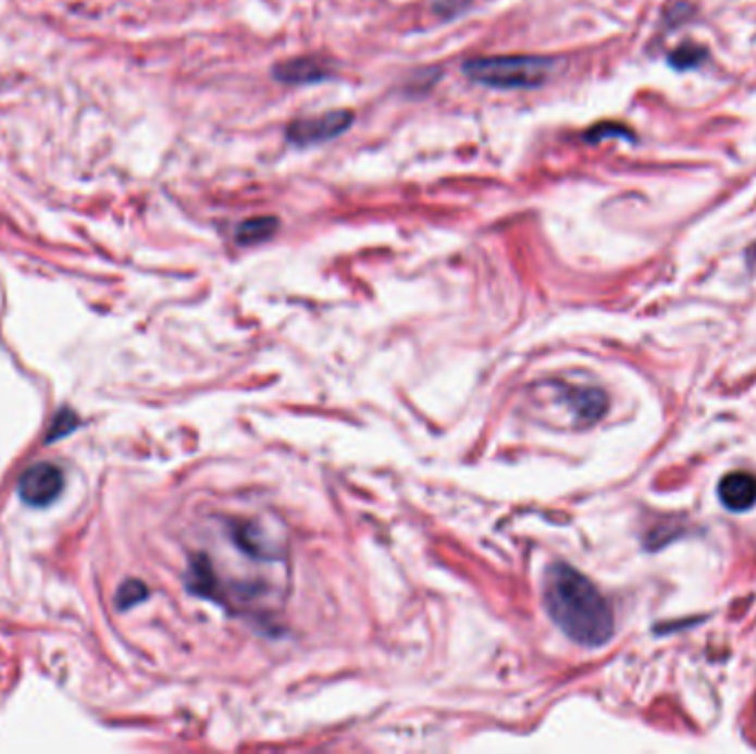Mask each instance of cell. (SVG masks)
Masks as SVG:
<instances>
[{"mask_svg":"<svg viewBox=\"0 0 756 754\" xmlns=\"http://www.w3.org/2000/svg\"><path fill=\"white\" fill-rule=\"evenodd\" d=\"M78 425H80V421L76 417V411L60 409L58 415H55V419H53V425H51L49 434H47V443H53V441H60V438L69 436L74 430H78Z\"/></svg>","mask_w":756,"mask_h":754,"instance_id":"obj_9","label":"cell"},{"mask_svg":"<svg viewBox=\"0 0 756 754\" xmlns=\"http://www.w3.org/2000/svg\"><path fill=\"white\" fill-rule=\"evenodd\" d=\"M277 228H280L277 218H270V215L250 218L237 228V242L241 246H257L270 239L274 233H277Z\"/></svg>","mask_w":756,"mask_h":754,"instance_id":"obj_8","label":"cell"},{"mask_svg":"<svg viewBox=\"0 0 756 754\" xmlns=\"http://www.w3.org/2000/svg\"><path fill=\"white\" fill-rule=\"evenodd\" d=\"M355 120L350 111H330L312 118H299L288 124V143L295 147H314L334 140L340 133H346Z\"/></svg>","mask_w":756,"mask_h":754,"instance_id":"obj_3","label":"cell"},{"mask_svg":"<svg viewBox=\"0 0 756 754\" xmlns=\"http://www.w3.org/2000/svg\"><path fill=\"white\" fill-rule=\"evenodd\" d=\"M717 494L728 511H749L756 505V475L732 471L719 480Z\"/></svg>","mask_w":756,"mask_h":754,"instance_id":"obj_5","label":"cell"},{"mask_svg":"<svg viewBox=\"0 0 756 754\" xmlns=\"http://www.w3.org/2000/svg\"><path fill=\"white\" fill-rule=\"evenodd\" d=\"M551 64L537 55H492L464 62L462 72L469 81L492 89H533L546 81Z\"/></svg>","mask_w":756,"mask_h":754,"instance_id":"obj_2","label":"cell"},{"mask_svg":"<svg viewBox=\"0 0 756 754\" xmlns=\"http://www.w3.org/2000/svg\"><path fill=\"white\" fill-rule=\"evenodd\" d=\"M64 490V475L51 462L27 467L18 480V496L32 507H49Z\"/></svg>","mask_w":756,"mask_h":754,"instance_id":"obj_4","label":"cell"},{"mask_svg":"<svg viewBox=\"0 0 756 754\" xmlns=\"http://www.w3.org/2000/svg\"><path fill=\"white\" fill-rule=\"evenodd\" d=\"M147 595H149V589L140 580H128V582H124L120 586L115 604H117V608L126 610V608H131L135 604H140L142 600H147Z\"/></svg>","mask_w":756,"mask_h":754,"instance_id":"obj_10","label":"cell"},{"mask_svg":"<svg viewBox=\"0 0 756 754\" xmlns=\"http://www.w3.org/2000/svg\"><path fill=\"white\" fill-rule=\"evenodd\" d=\"M327 76V66L317 58H295L274 66V78L286 85H312Z\"/></svg>","mask_w":756,"mask_h":754,"instance_id":"obj_7","label":"cell"},{"mask_svg":"<svg viewBox=\"0 0 756 754\" xmlns=\"http://www.w3.org/2000/svg\"><path fill=\"white\" fill-rule=\"evenodd\" d=\"M565 400L573 409V415L580 425L597 423L608 409V398L597 387H573L565 390Z\"/></svg>","mask_w":756,"mask_h":754,"instance_id":"obj_6","label":"cell"},{"mask_svg":"<svg viewBox=\"0 0 756 754\" xmlns=\"http://www.w3.org/2000/svg\"><path fill=\"white\" fill-rule=\"evenodd\" d=\"M544 604L560 631L580 646H604L615 633L612 608L578 569L556 563L546 573Z\"/></svg>","mask_w":756,"mask_h":754,"instance_id":"obj_1","label":"cell"}]
</instances>
